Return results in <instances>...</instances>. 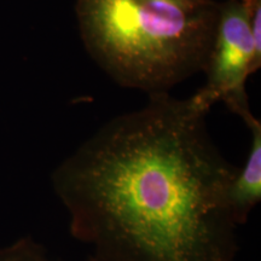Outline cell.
Instances as JSON below:
<instances>
[{
  "label": "cell",
  "instance_id": "3",
  "mask_svg": "<svg viewBox=\"0 0 261 261\" xmlns=\"http://www.w3.org/2000/svg\"><path fill=\"white\" fill-rule=\"evenodd\" d=\"M261 67V45L254 39L244 0L219 2L214 34L202 71L205 84L194 96L212 109L223 102L246 126L256 119L247 93V80Z\"/></svg>",
  "mask_w": 261,
  "mask_h": 261
},
{
  "label": "cell",
  "instance_id": "2",
  "mask_svg": "<svg viewBox=\"0 0 261 261\" xmlns=\"http://www.w3.org/2000/svg\"><path fill=\"white\" fill-rule=\"evenodd\" d=\"M215 0H76L85 48L122 87L169 92L202 71L214 34Z\"/></svg>",
  "mask_w": 261,
  "mask_h": 261
},
{
  "label": "cell",
  "instance_id": "1",
  "mask_svg": "<svg viewBox=\"0 0 261 261\" xmlns=\"http://www.w3.org/2000/svg\"><path fill=\"white\" fill-rule=\"evenodd\" d=\"M194 94H149L113 117L51 174L75 240L92 261H236L227 202L237 171Z\"/></svg>",
  "mask_w": 261,
  "mask_h": 261
},
{
  "label": "cell",
  "instance_id": "5",
  "mask_svg": "<svg viewBox=\"0 0 261 261\" xmlns=\"http://www.w3.org/2000/svg\"><path fill=\"white\" fill-rule=\"evenodd\" d=\"M0 261H54L40 243L32 237L19 238L10 246L0 248ZM87 261H92L89 259Z\"/></svg>",
  "mask_w": 261,
  "mask_h": 261
},
{
  "label": "cell",
  "instance_id": "4",
  "mask_svg": "<svg viewBox=\"0 0 261 261\" xmlns=\"http://www.w3.org/2000/svg\"><path fill=\"white\" fill-rule=\"evenodd\" d=\"M252 135L250 149L242 167H238L230 182L227 202L238 226L247 223L261 200V122L255 119L247 126Z\"/></svg>",
  "mask_w": 261,
  "mask_h": 261
}]
</instances>
